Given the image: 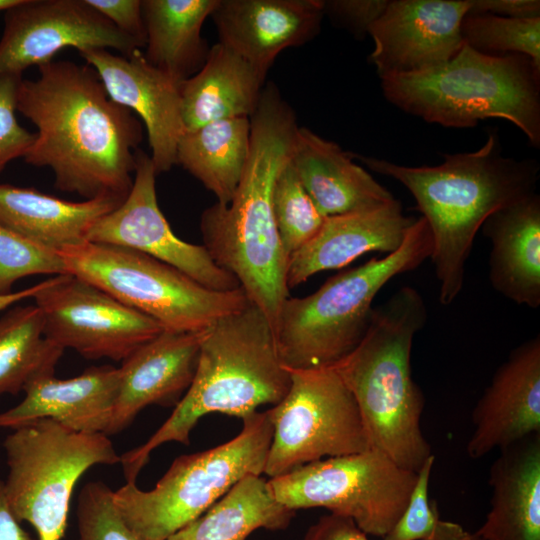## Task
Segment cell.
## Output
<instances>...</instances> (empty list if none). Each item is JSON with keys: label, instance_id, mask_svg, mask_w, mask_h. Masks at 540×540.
<instances>
[{"label": "cell", "instance_id": "cell-24", "mask_svg": "<svg viewBox=\"0 0 540 540\" xmlns=\"http://www.w3.org/2000/svg\"><path fill=\"white\" fill-rule=\"evenodd\" d=\"M491 242L489 280L512 302L540 306V196L529 193L494 211L482 225Z\"/></svg>", "mask_w": 540, "mask_h": 540}, {"label": "cell", "instance_id": "cell-5", "mask_svg": "<svg viewBox=\"0 0 540 540\" xmlns=\"http://www.w3.org/2000/svg\"><path fill=\"white\" fill-rule=\"evenodd\" d=\"M291 384L274 331L251 302L209 327L191 385L171 416L141 446L121 456L126 482H135L151 452L167 442L189 444L198 420L218 412L244 419L260 405L278 404Z\"/></svg>", "mask_w": 540, "mask_h": 540}, {"label": "cell", "instance_id": "cell-43", "mask_svg": "<svg viewBox=\"0 0 540 540\" xmlns=\"http://www.w3.org/2000/svg\"><path fill=\"white\" fill-rule=\"evenodd\" d=\"M42 284L43 281L29 288L0 295V312L23 299L33 298V296L41 289Z\"/></svg>", "mask_w": 540, "mask_h": 540}, {"label": "cell", "instance_id": "cell-26", "mask_svg": "<svg viewBox=\"0 0 540 540\" xmlns=\"http://www.w3.org/2000/svg\"><path fill=\"white\" fill-rule=\"evenodd\" d=\"M266 74L218 43L208 52L202 68L180 85L185 131L255 111Z\"/></svg>", "mask_w": 540, "mask_h": 540}, {"label": "cell", "instance_id": "cell-32", "mask_svg": "<svg viewBox=\"0 0 540 540\" xmlns=\"http://www.w3.org/2000/svg\"><path fill=\"white\" fill-rule=\"evenodd\" d=\"M272 205L278 234L288 258L316 236L326 219L302 185L291 160L275 180Z\"/></svg>", "mask_w": 540, "mask_h": 540}, {"label": "cell", "instance_id": "cell-6", "mask_svg": "<svg viewBox=\"0 0 540 540\" xmlns=\"http://www.w3.org/2000/svg\"><path fill=\"white\" fill-rule=\"evenodd\" d=\"M385 98L406 113L445 127L501 118L540 146V69L526 56L488 55L464 43L446 64L381 79Z\"/></svg>", "mask_w": 540, "mask_h": 540}, {"label": "cell", "instance_id": "cell-9", "mask_svg": "<svg viewBox=\"0 0 540 540\" xmlns=\"http://www.w3.org/2000/svg\"><path fill=\"white\" fill-rule=\"evenodd\" d=\"M58 252L68 273L150 317L165 331H204L250 302L241 287L208 289L178 269L132 249L84 241Z\"/></svg>", "mask_w": 540, "mask_h": 540}, {"label": "cell", "instance_id": "cell-15", "mask_svg": "<svg viewBox=\"0 0 540 540\" xmlns=\"http://www.w3.org/2000/svg\"><path fill=\"white\" fill-rule=\"evenodd\" d=\"M66 47L141 50L86 0H21L4 12L0 39V77L22 75L30 66L53 61Z\"/></svg>", "mask_w": 540, "mask_h": 540}, {"label": "cell", "instance_id": "cell-20", "mask_svg": "<svg viewBox=\"0 0 540 540\" xmlns=\"http://www.w3.org/2000/svg\"><path fill=\"white\" fill-rule=\"evenodd\" d=\"M322 0H219L211 17L219 40L264 74L284 49L315 37Z\"/></svg>", "mask_w": 540, "mask_h": 540}, {"label": "cell", "instance_id": "cell-31", "mask_svg": "<svg viewBox=\"0 0 540 540\" xmlns=\"http://www.w3.org/2000/svg\"><path fill=\"white\" fill-rule=\"evenodd\" d=\"M63 351L45 338L35 304L7 311L0 318V396L17 394L35 377L54 373Z\"/></svg>", "mask_w": 540, "mask_h": 540}, {"label": "cell", "instance_id": "cell-36", "mask_svg": "<svg viewBox=\"0 0 540 540\" xmlns=\"http://www.w3.org/2000/svg\"><path fill=\"white\" fill-rule=\"evenodd\" d=\"M78 540H144L124 521L114 491L100 481L87 483L78 497Z\"/></svg>", "mask_w": 540, "mask_h": 540}, {"label": "cell", "instance_id": "cell-29", "mask_svg": "<svg viewBox=\"0 0 540 540\" xmlns=\"http://www.w3.org/2000/svg\"><path fill=\"white\" fill-rule=\"evenodd\" d=\"M249 117H234L185 131L177 146V164L228 204L240 183L249 153Z\"/></svg>", "mask_w": 540, "mask_h": 540}, {"label": "cell", "instance_id": "cell-38", "mask_svg": "<svg viewBox=\"0 0 540 540\" xmlns=\"http://www.w3.org/2000/svg\"><path fill=\"white\" fill-rule=\"evenodd\" d=\"M327 14L358 38L369 34L373 23L385 11L387 0H328L323 1Z\"/></svg>", "mask_w": 540, "mask_h": 540}, {"label": "cell", "instance_id": "cell-34", "mask_svg": "<svg viewBox=\"0 0 540 540\" xmlns=\"http://www.w3.org/2000/svg\"><path fill=\"white\" fill-rule=\"evenodd\" d=\"M435 456L417 472L408 503L382 540H461L470 532L460 524L440 518L437 503L429 500V483Z\"/></svg>", "mask_w": 540, "mask_h": 540}, {"label": "cell", "instance_id": "cell-10", "mask_svg": "<svg viewBox=\"0 0 540 540\" xmlns=\"http://www.w3.org/2000/svg\"><path fill=\"white\" fill-rule=\"evenodd\" d=\"M12 430L4 441L10 508L19 522L33 526L38 540H61L79 478L92 466L120 463L121 456L107 435L74 431L48 418Z\"/></svg>", "mask_w": 540, "mask_h": 540}, {"label": "cell", "instance_id": "cell-22", "mask_svg": "<svg viewBox=\"0 0 540 540\" xmlns=\"http://www.w3.org/2000/svg\"><path fill=\"white\" fill-rule=\"evenodd\" d=\"M118 388L119 369L110 365L90 367L69 379L42 374L25 386L18 405L0 413V428L48 418L74 431L106 435Z\"/></svg>", "mask_w": 540, "mask_h": 540}, {"label": "cell", "instance_id": "cell-28", "mask_svg": "<svg viewBox=\"0 0 540 540\" xmlns=\"http://www.w3.org/2000/svg\"><path fill=\"white\" fill-rule=\"evenodd\" d=\"M219 0H142L145 59L182 84L204 65L209 50L201 36Z\"/></svg>", "mask_w": 540, "mask_h": 540}, {"label": "cell", "instance_id": "cell-7", "mask_svg": "<svg viewBox=\"0 0 540 540\" xmlns=\"http://www.w3.org/2000/svg\"><path fill=\"white\" fill-rule=\"evenodd\" d=\"M431 253V233L419 217L396 251L332 276L310 295L288 297L274 331L282 364L294 370L335 365L365 335L379 291Z\"/></svg>", "mask_w": 540, "mask_h": 540}, {"label": "cell", "instance_id": "cell-11", "mask_svg": "<svg viewBox=\"0 0 540 540\" xmlns=\"http://www.w3.org/2000/svg\"><path fill=\"white\" fill-rule=\"evenodd\" d=\"M416 479L417 472L369 448L308 463L267 483L275 500L293 511L323 507L382 538L403 513Z\"/></svg>", "mask_w": 540, "mask_h": 540}, {"label": "cell", "instance_id": "cell-8", "mask_svg": "<svg viewBox=\"0 0 540 540\" xmlns=\"http://www.w3.org/2000/svg\"><path fill=\"white\" fill-rule=\"evenodd\" d=\"M230 441L177 457L152 490L126 482L114 502L126 524L144 540H167L199 517L247 475L264 473L273 427L267 410L242 419Z\"/></svg>", "mask_w": 540, "mask_h": 540}, {"label": "cell", "instance_id": "cell-16", "mask_svg": "<svg viewBox=\"0 0 540 540\" xmlns=\"http://www.w3.org/2000/svg\"><path fill=\"white\" fill-rule=\"evenodd\" d=\"M470 0H392L369 29L380 79L440 67L462 48Z\"/></svg>", "mask_w": 540, "mask_h": 540}, {"label": "cell", "instance_id": "cell-21", "mask_svg": "<svg viewBox=\"0 0 540 540\" xmlns=\"http://www.w3.org/2000/svg\"><path fill=\"white\" fill-rule=\"evenodd\" d=\"M414 221L404 215L397 199L372 210L326 217L316 236L289 257L288 288L316 273L343 268L366 253L396 251Z\"/></svg>", "mask_w": 540, "mask_h": 540}, {"label": "cell", "instance_id": "cell-27", "mask_svg": "<svg viewBox=\"0 0 540 540\" xmlns=\"http://www.w3.org/2000/svg\"><path fill=\"white\" fill-rule=\"evenodd\" d=\"M124 199L68 201L34 188L0 184V223L54 250L86 241L92 224Z\"/></svg>", "mask_w": 540, "mask_h": 540}, {"label": "cell", "instance_id": "cell-14", "mask_svg": "<svg viewBox=\"0 0 540 540\" xmlns=\"http://www.w3.org/2000/svg\"><path fill=\"white\" fill-rule=\"evenodd\" d=\"M133 183L114 210L99 217L86 241L132 249L160 260L215 291L240 288L237 279L218 266L203 245L177 237L159 208L156 169L151 157L138 148Z\"/></svg>", "mask_w": 540, "mask_h": 540}, {"label": "cell", "instance_id": "cell-13", "mask_svg": "<svg viewBox=\"0 0 540 540\" xmlns=\"http://www.w3.org/2000/svg\"><path fill=\"white\" fill-rule=\"evenodd\" d=\"M33 299L45 338L87 359L123 361L164 331L155 320L70 273L44 280Z\"/></svg>", "mask_w": 540, "mask_h": 540}, {"label": "cell", "instance_id": "cell-40", "mask_svg": "<svg viewBox=\"0 0 540 540\" xmlns=\"http://www.w3.org/2000/svg\"><path fill=\"white\" fill-rule=\"evenodd\" d=\"M367 536L352 519L330 513L312 524L302 540H368ZM461 540L482 539L475 533H469Z\"/></svg>", "mask_w": 540, "mask_h": 540}, {"label": "cell", "instance_id": "cell-39", "mask_svg": "<svg viewBox=\"0 0 540 540\" xmlns=\"http://www.w3.org/2000/svg\"><path fill=\"white\" fill-rule=\"evenodd\" d=\"M109 20L120 32L131 38L142 49L146 45V29L142 0H86Z\"/></svg>", "mask_w": 540, "mask_h": 540}, {"label": "cell", "instance_id": "cell-4", "mask_svg": "<svg viewBox=\"0 0 540 540\" xmlns=\"http://www.w3.org/2000/svg\"><path fill=\"white\" fill-rule=\"evenodd\" d=\"M426 320L423 297L404 286L373 309L359 344L332 366L357 403L369 447L413 472L433 455L420 425L424 394L411 371L413 340Z\"/></svg>", "mask_w": 540, "mask_h": 540}, {"label": "cell", "instance_id": "cell-23", "mask_svg": "<svg viewBox=\"0 0 540 540\" xmlns=\"http://www.w3.org/2000/svg\"><path fill=\"white\" fill-rule=\"evenodd\" d=\"M291 163L325 217L372 210L394 196L335 142L298 127Z\"/></svg>", "mask_w": 540, "mask_h": 540}, {"label": "cell", "instance_id": "cell-33", "mask_svg": "<svg viewBox=\"0 0 540 540\" xmlns=\"http://www.w3.org/2000/svg\"><path fill=\"white\" fill-rule=\"evenodd\" d=\"M461 33L464 43L478 52L494 56L524 55L540 69V18L468 13Z\"/></svg>", "mask_w": 540, "mask_h": 540}, {"label": "cell", "instance_id": "cell-25", "mask_svg": "<svg viewBox=\"0 0 540 540\" xmlns=\"http://www.w3.org/2000/svg\"><path fill=\"white\" fill-rule=\"evenodd\" d=\"M490 467L491 508L482 540H540V433L499 450Z\"/></svg>", "mask_w": 540, "mask_h": 540}, {"label": "cell", "instance_id": "cell-3", "mask_svg": "<svg viewBox=\"0 0 540 540\" xmlns=\"http://www.w3.org/2000/svg\"><path fill=\"white\" fill-rule=\"evenodd\" d=\"M370 170L404 185L416 201L432 237L430 259L439 282V301L452 304L460 294L465 266L484 221L499 208L534 192L535 161L502 154L496 131L470 153L445 154L436 166L409 167L353 155Z\"/></svg>", "mask_w": 540, "mask_h": 540}, {"label": "cell", "instance_id": "cell-2", "mask_svg": "<svg viewBox=\"0 0 540 540\" xmlns=\"http://www.w3.org/2000/svg\"><path fill=\"white\" fill-rule=\"evenodd\" d=\"M249 158L232 200L203 211V246L213 261L232 274L248 300L275 331L288 298L284 252L275 223V180L291 160L298 125L292 108L273 84L261 93L250 116Z\"/></svg>", "mask_w": 540, "mask_h": 540}, {"label": "cell", "instance_id": "cell-42", "mask_svg": "<svg viewBox=\"0 0 540 540\" xmlns=\"http://www.w3.org/2000/svg\"><path fill=\"white\" fill-rule=\"evenodd\" d=\"M0 540H33L15 518L2 480H0Z\"/></svg>", "mask_w": 540, "mask_h": 540}, {"label": "cell", "instance_id": "cell-1", "mask_svg": "<svg viewBox=\"0 0 540 540\" xmlns=\"http://www.w3.org/2000/svg\"><path fill=\"white\" fill-rule=\"evenodd\" d=\"M38 68V78L22 79L17 91V111L37 128L25 162L50 168L60 191L125 199L141 122L109 97L90 65L62 60Z\"/></svg>", "mask_w": 540, "mask_h": 540}, {"label": "cell", "instance_id": "cell-17", "mask_svg": "<svg viewBox=\"0 0 540 540\" xmlns=\"http://www.w3.org/2000/svg\"><path fill=\"white\" fill-rule=\"evenodd\" d=\"M98 74L109 97L143 121L157 174L177 164L178 142L185 132L180 85L152 66L141 50L129 56L108 49L80 52Z\"/></svg>", "mask_w": 540, "mask_h": 540}, {"label": "cell", "instance_id": "cell-35", "mask_svg": "<svg viewBox=\"0 0 540 540\" xmlns=\"http://www.w3.org/2000/svg\"><path fill=\"white\" fill-rule=\"evenodd\" d=\"M57 250L45 247L0 223V295L24 277L67 274Z\"/></svg>", "mask_w": 540, "mask_h": 540}, {"label": "cell", "instance_id": "cell-44", "mask_svg": "<svg viewBox=\"0 0 540 540\" xmlns=\"http://www.w3.org/2000/svg\"><path fill=\"white\" fill-rule=\"evenodd\" d=\"M21 0H0V12H5L9 8L17 5Z\"/></svg>", "mask_w": 540, "mask_h": 540}, {"label": "cell", "instance_id": "cell-12", "mask_svg": "<svg viewBox=\"0 0 540 540\" xmlns=\"http://www.w3.org/2000/svg\"><path fill=\"white\" fill-rule=\"evenodd\" d=\"M290 388L268 416L273 427L264 473H289L323 457L369 449L357 403L332 367L288 369Z\"/></svg>", "mask_w": 540, "mask_h": 540}, {"label": "cell", "instance_id": "cell-18", "mask_svg": "<svg viewBox=\"0 0 540 540\" xmlns=\"http://www.w3.org/2000/svg\"><path fill=\"white\" fill-rule=\"evenodd\" d=\"M466 451L479 459L540 433V336L514 348L472 411Z\"/></svg>", "mask_w": 540, "mask_h": 540}, {"label": "cell", "instance_id": "cell-19", "mask_svg": "<svg viewBox=\"0 0 540 540\" xmlns=\"http://www.w3.org/2000/svg\"><path fill=\"white\" fill-rule=\"evenodd\" d=\"M206 330H164L122 361L107 436L125 429L148 405L169 407L178 404L194 378Z\"/></svg>", "mask_w": 540, "mask_h": 540}, {"label": "cell", "instance_id": "cell-30", "mask_svg": "<svg viewBox=\"0 0 540 540\" xmlns=\"http://www.w3.org/2000/svg\"><path fill=\"white\" fill-rule=\"evenodd\" d=\"M294 515L275 500L267 480L247 475L167 540H246L257 529H286Z\"/></svg>", "mask_w": 540, "mask_h": 540}, {"label": "cell", "instance_id": "cell-37", "mask_svg": "<svg viewBox=\"0 0 540 540\" xmlns=\"http://www.w3.org/2000/svg\"><path fill=\"white\" fill-rule=\"evenodd\" d=\"M22 75L0 77V174L6 165L24 157L32 146L35 134L17 121V91Z\"/></svg>", "mask_w": 540, "mask_h": 540}, {"label": "cell", "instance_id": "cell-41", "mask_svg": "<svg viewBox=\"0 0 540 540\" xmlns=\"http://www.w3.org/2000/svg\"><path fill=\"white\" fill-rule=\"evenodd\" d=\"M471 14H491L514 19L540 18L538 0H470Z\"/></svg>", "mask_w": 540, "mask_h": 540}]
</instances>
